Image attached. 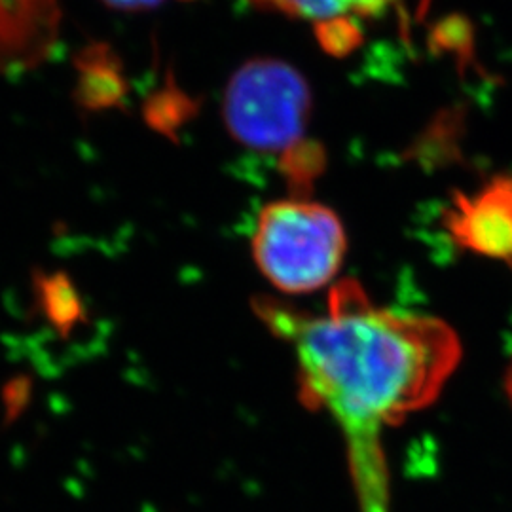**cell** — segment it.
Segmentation results:
<instances>
[{"label":"cell","mask_w":512,"mask_h":512,"mask_svg":"<svg viewBox=\"0 0 512 512\" xmlns=\"http://www.w3.org/2000/svg\"><path fill=\"white\" fill-rule=\"evenodd\" d=\"M23 0H0V31L4 35L14 33V31H21L19 29L18 16H21V4Z\"/></svg>","instance_id":"cell-9"},{"label":"cell","mask_w":512,"mask_h":512,"mask_svg":"<svg viewBox=\"0 0 512 512\" xmlns=\"http://www.w3.org/2000/svg\"><path fill=\"white\" fill-rule=\"evenodd\" d=\"M310 107V88L293 67L255 59L226 88L224 122L239 145L283 154L304 141Z\"/></svg>","instance_id":"cell-3"},{"label":"cell","mask_w":512,"mask_h":512,"mask_svg":"<svg viewBox=\"0 0 512 512\" xmlns=\"http://www.w3.org/2000/svg\"><path fill=\"white\" fill-rule=\"evenodd\" d=\"M505 389H507V395H509V401L512 403V359L507 368V374H505Z\"/></svg>","instance_id":"cell-11"},{"label":"cell","mask_w":512,"mask_h":512,"mask_svg":"<svg viewBox=\"0 0 512 512\" xmlns=\"http://www.w3.org/2000/svg\"><path fill=\"white\" fill-rule=\"evenodd\" d=\"M262 8L302 19L315 27L325 48L348 52L355 46L361 23L380 18L391 0H253Z\"/></svg>","instance_id":"cell-5"},{"label":"cell","mask_w":512,"mask_h":512,"mask_svg":"<svg viewBox=\"0 0 512 512\" xmlns=\"http://www.w3.org/2000/svg\"><path fill=\"white\" fill-rule=\"evenodd\" d=\"M442 220L459 249L512 268V175H497L473 194H454Z\"/></svg>","instance_id":"cell-4"},{"label":"cell","mask_w":512,"mask_h":512,"mask_svg":"<svg viewBox=\"0 0 512 512\" xmlns=\"http://www.w3.org/2000/svg\"><path fill=\"white\" fill-rule=\"evenodd\" d=\"M114 8H122V10H137V8H150L160 4L162 0H105Z\"/></svg>","instance_id":"cell-10"},{"label":"cell","mask_w":512,"mask_h":512,"mask_svg":"<svg viewBox=\"0 0 512 512\" xmlns=\"http://www.w3.org/2000/svg\"><path fill=\"white\" fill-rule=\"evenodd\" d=\"M348 249L340 217L308 196L268 203L256 217V268L279 293L308 294L336 279Z\"/></svg>","instance_id":"cell-2"},{"label":"cell","mask_w":512,"mask_h":512,"mask_svg":"<svg viewBox=\"0 0 512 512\" xmlns=\"http://www.w3.org/2000/svg\"><path fill=\"white\" fill-rule=\"evenodd\" d=\"M323 165V150L306 139L281 154V169L296 188L294 196H306V188H310L313 179L321 175Z\"/></svg>","instance_id":"cell-7"},{"label":"cell","mask_w":512,"mask_h":512,"mask_svg":"<svg viewBox=\"0 0 512 512\" xmlns=\"http://www.w3.org/2000/svg\"><path fill=\"white\" fill-rule=\"evenodd\" d=\"M33 395H35V382L29 374H18L4 384L0 391L4 425L16 423L27 412V408L33 403Z\"/></svg>","instance_id":"cell-8"},{"label":"cell","mask_w":512,"mask_h":512,"mask_svg":"<svg viewBox=\"0 0 512 512\" xmlns=\"http://www.w3.org/2000/svg\"><path fill=\"white\" fill-rule=\"evenodd\" d=\"M31 285L40 315L61 340L71 338L88 321L82 294L67 272L33 270Z\"/></svg>","instance_id":"cell-6"},{"label":"cell","mask_w":512,"mask_h":512,"mask_svg":"<svg viewBox=\"0 0 512 512\" xmlns=\"http://www.w3.org/2000/svg\"><path fill=\"white\" fill-rule=\"evenodd\" d=\"M253 306L293 349L300 401L340 427L359 512H391L382 435L437 401L461 361L456 330L378 306L355 279L336 283L317 315L274 298Z\"/></svg>","instance_id":"cell-1"}]
</instances>
